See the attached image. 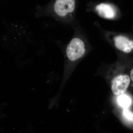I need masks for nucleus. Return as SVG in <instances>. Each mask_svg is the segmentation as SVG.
<instances>
[{
    "label": "nucleus",
    "mask_w": 133,
    "mask_h": 133,
    "mask_svg": "<svg viewBox=\"0 0 133 133\" xmlns=\"http://www.w3.org/2000/svg\"><path fill=\"white\" fill-rule=\"evenodd\" d=\"M85 51L84 42L80 38H74L72 39L66 48V56L69 61L75 62L83 57Z\"/></svg>",
    "instance_id": "f03ea898"
},
{
    "label": "nucleus",
    "mask_w": 133,
    "mask_h": 133,
    "mask_svg": "<svg viewBox=\"0 0 133 133\" xmlns=\"http://www.w3.org/2000/svg\"><path fill=\"white\" fill-rule=\"evenodd\" d=\"M95 10L99 15L105 19H114L116 16V10L113 6L108 3H102L95 7Z\"/></svg>",
    "instance_id": "39448f33"
},
{
    "label": "nucleus",
    "mask_w": 133,
    "mask_h": 133,
    "mask_svg": "<svg viewBox=\"0 0 133 133\" xmlns=\"http://www.w3.org/2000/svg\"><path fill=\"white\" fill-rule=\"evenodd\" d=\"M122 115L124 120L129 123L133 124V112L129 108L122 109Z\"/></svg>",
    "instance_id": "0eeeda50"
},
{
    "label": "nucleus",
    "mask_w": 133,
    "mask_h": 133,
    "mask_svg": "<svg viewBox=\"0 0 133 133\" xmlns=\"http://www.w3.org/2000/svg\"><path fill=\"white\" fill-rule=\"evenodd\" d=\"M75 6V0H57L54 8L57 14L64 16L73 12Z\"/></svg>",
    "instance_id": "20e7f679"
},
{
    "label": "nucleus",
    "mask_w": 133,
    "mask_h": 133,
    "mask_svg": "<svg viewBox=\"0 0 133 133\" xmlns=\"http://www.w3.org/2000/svg\"><path fill=\"white\" fill-rule=\"evenodd\" d=\"M110 78V87L113 94L118 96L125 93L131 82L130 76L124 72L120 65L114 66Z\"/></svg>",
    "instance_id": "f257e3e1"
},
{
    "label": "nucleus",
    "mask_w": 133,
    "mask_h": 133,
    "mask_svg": "<svg viewBox=\"0 0 133 133\" xmlns=\"http://www.w3.org/2000/svg\"><path fill=\"white\" fill-rule=\"evenodd\" d=\"M130 77L131 80L133 81V68L131 69V71H130Z\"/></svg>",
    "instance_id": "6e6552de"
},
{
    "label": "nucleus",
    "mask_w": 133,
    "mask_h": 133,
    "mask_svg": "<svg viewBox=\"0 0 133 133\" xmlns=\"http://www.w3.org/2000/svg\"><path fill=\"white\" fill-rule=\"evenodd\" d=\"M112 42L115 47L118 50L125 54L133 51V40L121 35L114 36Z\"/></svg>",
    "instance_id": "7ed1b4c3"
},
{
    "label": "nucleus",
    "mask_w": 133,
    "mask_h": 133,
    "mask_svg": "<svg viewBox=\"0 0 133 133\" xmlns=\"http://www.w3.org/2000/svg\"><path fill=\"white\" fill-rule=\"evenodd\" d=\"M117 102L120 107L124 109L129 108L132 104V101L129 95L124 93L117 96Z\"/></svg>",
    "instance_id": "423d86ee"
}]
</instances>
